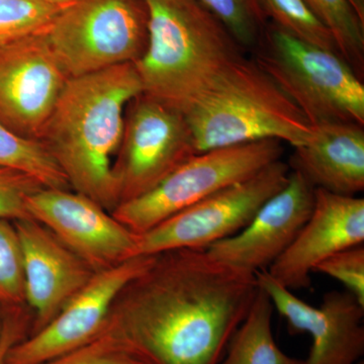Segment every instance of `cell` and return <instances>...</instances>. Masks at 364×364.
<instances>
[{
	"mask_svg": "<svg viewBox=\"0 0 364 364\" xmlns=\"http://www.w3.org/2000/svg\"><path fill=\"white\" fill-rule=\"evenodd\" d=\"M274 306L267 291L258 289L247 315L230 339L220 364H305L287 355L275 342L272 333Z\"/></svg>",
	"mask_w": 364,
	"mask_h": 364,
	"instance_id": "obj_18",
	"label": "cell"
},
{
	"mask_svg": "<svg viewBox=\"0 0 364 364\" xmlns=\"http://www.w3.org/2000/svg\"><path fill=\"white\" fill-rule=\"evenodd\" d=\"M40 364H144L117 339L105 330L97 338L75 350Z\"/></svg>",
	"mask_w": 364,
	"mask_h": 364,
	"instance_id": "obj_25",
	"label": "cell"
},
{
	"mask_svg": "<svg viewBox=\"0 0 364 364\" xmlns=\"http://www.w3.org/2000/svg\"><path fill=\"white\" fill-rule=\"evenodd\" d=\"M0 168L28 174L45 188L71 189L63 172L39 140L18 135L1 123Z\"/></svg>",
	"mask_w": 364,
	"mask_h": 364,
	"instance_id": "obj_19",
	"label": "cell"
},
{
	"mask_svg": "<svg viewBox=\"0 0 364 364\" xmlns=\"http://www.w3.org/2000/svg\"><path fill=\"white\" fill-rule=\"evenodd\" d=\"M258 284L289 325V331L306 333L312 340L305 364H358L364 353V306L348 291L325 294L313 306L272 279L267 270L256 273Z\"/></svg>",
	"mask_w": 364,
	"mask_h": 364,
	"instance_id": "obj_13",
	"label": "cell"
},
{
	"mask_svg": "<svg viewBox=\"0 0 364 364\" xmlns=\"http://www.w3.org/2000/svg\"><path fill=\"white\" fill-rule=\"evenodd\" d=\"M154 259L139 255L95 273L49 324L14 343L4 364H40L90 343L105 331L114 299Z\"/></svg>",
	"mask_w": 364,
	"mask_h": 364,
	"instance_id": "obj_10",
	"label": "cell"
},
{
	"mask_svg": "<svg viewBox=\"0 0 364 364\" xmlns=\"http://www.w3.org/2000/svg\"><path fill=\"white\" fill-rule=\"evenodd\" d=\"M61 9L45 0H0V49L47 32Z\"/></svg>",
	"mask_w": 364,
	"mask_h": 364,
	"instance_id": "obj_22",
	"label": "cell"
},
{
	"mask_svg": "<svg viewBox=\"0 0 364 364\" xmlns=\"http://www.w3.org/2000/svg\"><path fill=\"white\" fill-rule=\"evenodd\" d=\"M251 53L311 126H364L363 80L339 55L294 39L270 21Z\"/></svg>",
	"mask_w": 364,
	"mask_h": 364,
	"instance_id": "obj_5",
	"label": "cell"
},
{
	"mask_svg": "<svg viewBox=\"0 0 364 364\" xmlns=\"http://www.w3.org/2000/svg\"><path fill=\"white\" fill-rule=\"evenodd\" d=\"M282 144L263 140L196 153L149 193L121 203L112 215L134 233H145L184 208L282 159Z\"/></svg>",
	"mask_w": 364,
	"mask_h": 364,
	"instance_id": "obj_7",
	"label": "cell"
},
{
	"mask_svg": "<svg viewBox=\"0 0 364 364\" xmlns=\"http://www.w3.org/2000/svg\"><path fill=\"white\" fill-rule=\"evenodd\" d=\"M196 152L263 140L304 145L313 127L246 55L184 114Z\"/></svg>",
	"mask_w": 364,
	"mask_h": 364,
	"instance_id": "obj_4",
	"label": "cell"
},
{
	"mask_svg": "<svg viewBox=\"0 0 364 364\" xmlns=\"http://www.w3.org/2000/svg\"><path fill=\"white\" fill-rule=\"evenodd\" d=\"M45 1L49 2V4H54V6L64 7L68 6L69 4L73 2L74 0H45Z\"/></svg>",
	"mask_w": 364,
	"mask_h": 364,
	"instance_id": "obj_30",
	"label": "cell"
},
{
	"mask_svg": "<svg viewBox=\"0 0 364 364\" xmlns=\"http://www.w3.org/2000/svg\"><path fill=\"white\" fill-rule=\"evenodd\" d=\"M46 33L0 49V123L37 140L70 79Z\"/></svg>",
	"mask_w": 364,
	"mask_h": 364,
	"instance_id": "obj_12",
	"label": "cell"
},
{
	"mask_svg": "<svg viewBox=\"0 0 364 364\" xmlns=\"http://www.w3.org/2000/svg\"><path fill=\"white\" fill-rule=\"evenodd\" d=\"M0 304L26 306L23 250L14 222L0 218Z\"/></svg>",
	"mask_w": 364,
	"mask_h": 364,
	"instance_id": "obj_24",
	"label": "cell"
},
{
	"mask_svg": "<svg viewBox=\"0 0 364 364\" xmlns=\"http://www.w3.org/2000/svg\"><path fill=\"white\" fill-rule=\"evenodd\" d=\"M364 200L315 189L310 217L267 272L287 289L311 286L316 267L338 251L363 245Z\"/></svg>",
	"mask_w": 364,
	"mask_h": 364,
	"instance_id": "obj_14",
	"label": "cell"
},
{
	"mask_svg": "<svg viewBox=\"0 0 364 364\" xmlns=\"http://www.w3.org/2000/svg\"><path fill=\"white\" fill-rule=\"evenodd\" d=\"M142 92L134 64L70 78L39 136L72 191L109 213L119 205L112 167L123 136L124 112Z\"/></svg>",
	"mask_w": 364,
	"mask_h": 364,
	"instance_id": "obj_2",
	"label": "cell"
},
{
	"mask_svg": "<svg viewBox=\"0 0 364 364\" xmlns=\"http://www.w3.org/2000/svg\"><path fill=\"white\" fill-rule=\"evenodd\" d=\"M358 364H364V363H363V361L361 360V361H359V363Z\"/></svg>",
	"mask_w": 364,
	"mask_h": 364,
	"instance_id": "obj_32",
	"label": "cell"
},
{
	"mask_svg": "<svg viewBox=\"0 0 364 364\" xmlns=\"http://www.w3.org/2000/svg\"><path fill=\"white\" fill-rule=\"evenodd\" d=\"M259 289L205 249L154 255L114 299L105 329L144 364H220Z\"/></svg>",
	"mask_w": 364,
	"mask_h": 364,
	"instance_id": "obj_1",
	"label": "cell"
},
{
	"mask_svg": "<svg viewBox=\"0 0 364 364\" xmlns=\"http://www.w3.org/2000/svg\"><path fill=\"white\" fill-rule=\"evenodd\" d=\"M196 153L182 112L143 93L133 98L112 167L119 205L149 193Z\"/></svg>",
	"mask_w": 364,
	"mask_h": 364,
	"instance_id": "obj_9",
	"label": "cell"
},
{
	"mask_svg": "<svg viewBox=\"0 0 364 364\" xmlns=\"http://www.w3.org/2000/svg\"><path fill=\"white\" fill-rule=\"evenodd\" d=\"M224 23L246 52H252L268 21L258 0H198Z\"/></svg>",
	"mask_w": 364,
	"mask_h": 364,
	"instance_id": "obj_23",
	"label": "cell"
},
{
	"mask_svg": "<svg viewBox=\"0 0 364 364\" xmlns=\"http://www.w3.org/2000/svg\"><path fill=\"white\" fill-rule=\"evenodd\" d=\"M331 31L342 58L364 79V23L348 0H303Z\"/></svg>",
	"mask_w": 364,
	"mask_h": 364,
	"instance_id": "obj_20",
	"label": "cell"
},
{
	"mask_svg": "<svg viewBox=\"0 0 364 364\" xmlns=\"http://www.w3.org/2000/svg\"><path fill=\"white\" fill-rule=\"evenodd\" d=\"M1 327H2V322H1V324H0V333H1Z\"/></svg>",
	"mask_w": 364,
	"mask_h": 364,
	"instance_id": "obj_31",
	"label": "cell"
},
{
	"mask_svg": "<svg viewBox=\"0 0 364 364\" xmlns=\"http://www.w3.org/2000/svg\"><path fill=\"white\" fill-rule=\"evenodd\" d=\"M31 322L30 314L23 308H13L7 311L6 317L2 320L0 333V364H4L9 349L28 336Z\"/></svg>",
	"mask_w": 364,
	"mask_h": 364,
	"instance_id": "obj_28",
	"label": "cell"
},
{
	"mask_svg": "<svg viewBox=\"0 0 364 364\" xmlns=\"http://www.w3.org/2000/svg\"><path fill=\"white\" fill-rule=\"evenodd\" d=\"M147 49L135 65L143 95L186 114L247 55L198 0H144Z\"/></svg>",
	"mask_w": 364,
	"mask_h": 364,
	"instance_id": "obj_3",
	"label": "cell"
},
{
	"mask_svg": "<svg viewBox=\"0 0 364 364\" xmlns=\"http://www.w3.org/2000/svg\"><path fill=\"white\" fill-rule=\"evenodd\" d=\"M289 168L315 188L356 196L364 189V126L325 123L313 126L312 135L294 148Z\"/></svg>",
	"mask_w": 364,
	"mask_h": 364,
	"instance_id": "obj_17",
	"label": "cell"
},
{
	"mask_svg": "<svg viewBox=\"0 0 364 364\" xmlns=\"http://www.w3.org/2000/svg\"><path fill=\"white\" fill-rule=\"evenodd\" d=\"M14 224L23 250L31 335L49 324L97 272L41 223L28 219Z\"/></svg>",
	"mask_w": 364,
	"mask_h": 364,
	"instance_id": "obj_16",
	"label": "cell"
},
{
	"mask_svg": "<svg viewBox=\"0 0 364 364\" xmlns=\"http://www.w3.org/2000/svg\"><path fill=\"white\" fill-rule=\"evenodd\" d=\"M315 188L291 170L289 182L238 234L205 249L215 259L252 273L268 267L293 243L312 213Z\"/></svg>",
	"mask_w": 364,
	"mask_h": 364,
	"instance_id": "obj_15",
	"label": "cell"
},
{
	"mask_svg": "<svg viewBox=\"0 0 364 364\" xmlns=\"http://www.w3.org/2000/svg\"><path fill=\"white\" fill-rule=\"evenodd\" d=\"M48 41L69 78L136 64L147 49L144 0H74L48 28Z\"/></svg>",
	"mask_w": 364,
	"mask_h": 364,
	"instance_id": "obj_6",
	"label": "cell"
},
{
	"mask_svg": "<svg viewBox=\"0 0 364 364\" xmlns=\"http://www.w3.org/2000/svg\"><path fill=\"white\" fill-rule=\"evenodd\" d=\"M42 188V184L28 174L0 168V218L11 222L33 219L28 213V200Z\"/></svg>",
	"mask_w": 364,
	"mask_h": 364,
	"instance_id": "obj_26",
	"label": "cell"
},
{
	"mask_svg": "<svg viewBox=\"0 0 364 364\" xmlns=\"http://www.w3.org/2000/svg\"><path fill=\"white\" fill-rule=\"evenodd\" d=\"M33 220L47 227L95 272L135 257L138 235L90 198L72 189L42 188L28 200Z\"/></svg>",
	"mask_w": 364,
	"mask_h": 364,
	"instance_id": "obj_11",
	"label": "cell"
},
{
	"mask_svg": "<svg viewBox=\"0 0 364 364\" xmlns=\"http://www.w3.org/2000/svg\"><path fill=\"white\" fill-rule=\"evenodd\" d=\"M265 18L294 39L340 54L336 40L303 0H258ZM342 57V56H341Z\"/></svg>",
	"mask_w": 364,
	"mask_h": 364,
	"instance_id": "obj_21",
	"label": "cell"
},
{
	"mask_svg": "<svg viewBox=\"0 0 364 364\" xmlns=\"http://www.w3.org/2000/svg\"><path fill=\"white\" fill-rule=\"evenodd\" d=\"M291 168L282 159L184 208L138 235L136 256L176 249H207L241 232L256 213L289 182Z\"/></svg>",
	"mask_w": 364,
	"mask_h": 364,
	"instance_id": "obj_8",
	"label": "cell"
},
{
	"mask_svg": "<svg viewBox=\"0 0 364 364\" xmlns=\"http://www.w3.org/2000/svg\"><path fill=\"white\" fill-rule=\"evenodd\" d=\"M314 272L324 273L338 280L364 306V248L363 245L338 251L322 261Z\"/></svg>",
	"mask_w": 364,
	"mask_h": 364,
	"instance_id": "obj_27",
	"label": "cell"
},
{
	"mask_svg": "<svg viewBox=\"0 0 364 364\" xmlns=\"http://www.w3.org/2000/svg\"><path fill=\"white\" fill-rule=\"evenodd\" d=\"M348 1L358 14L359 20L364 23V0H348Z\"/></svg>",
	"mask_w": 364,
	"mask_h": 364,
	"instance_id": "obj_29",
	"label": "cell"
}]
</instances>
